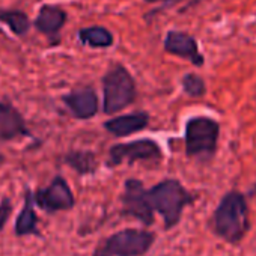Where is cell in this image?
<instances>
[{
  "instance_id": "cell-1",
  "label": "cell",
  "mask_w": 256,
  "mask_h": 256,
  "mask_svg": "<svg viewBox=\"0 0 256 256\" xmlns=\"http://www.w3.org/2000/svg\"><path fill=\"white\" fill-rule=\"evenodd\" d=\"M212 232L228 244H238L250 229V216L246 196L230 190L218 202L211 218Z\"/></svg>"
},
{
  "instance_id": "cell-9",
  "label": "cell",
  "mask_w": 256,
  "mask_h": 256,
  "mask_svg": "<svg viewBox=\"0 0 256 256\" xmlns=\"http://www.w3.org/2000/svg\"><path fill=\"white\" fill-rule=\"evenodd\" d=\"M163 46L169 54L186 59L194 66H204L205 58L200 53L198 40L194 36L180 30H169L164 36Z\"/></svg>"
},
{
  "instance_id": "cell-3",
  "label": "cell",
  "mask_w": 256,
  "mask_h": 256,
  "mask_svg": "<svg viewBox=\"0 0 256 256\" xmlns=\"http://www.w3.org/2000/svg\"><path fill=\"white\" fill-rule=\"evenodd\" d=\"M138 98V86L132 72L116 64L102 77V112L114 114L130 107Z\"/></svg>"
},
{
  "instance_id": "cell-13",
  "label": "cell",
  "mask_w": 256,
  "mask_h": 256,
  "mask_svg": "<svg viewBox=\"0 0 256 256\" xmlns=\"http://www.w3.org/2000/svg\"><path fill=\"white\" fill-rule=\"evenodd\" d=\"M68 14L65 10L56 5H42L38 11V16L34 20V28L46 35L48 40H56L59 38L60 30L66 24Z\"/></svg>"
},
{
  "instance_id": "cell-6",
  "label": "cell",
  "mask_w": 256,
  "mask_h": 256,
  "mask_svg": "<svg viewBox=\"0 0 256 256\" xmlns=\"http://www.w3.org/2000/svg\"><path fill=\"white\" fill-rule=\"evenodd\" d=\"M163 158L160 145L152 139H138L132 142L116 144L108 151V168L120 164H134L138 162H158Z\"/></svg>"
},
{
  "instance_id": "cell-10",
  "label": "cell",
  "mask_w": 256,
  "mask_h": 256,
  "mask_svg": "<svg viewBox=\"0 0 256 256\" xmlns=\"http://www.w3.org/2000/svg\"><path fill=\"white\" fill-rule=\"evenodd\" d=\"M20 138H34L26 119L10 101L0 100V142H11Z\"/></svg>"
},
{
  "instance_id": "cell-16",
  "label": "cell",
  "mask_w": 256,
  "mask_h": 256,
  "mask_svg": "<svg viewBox=\"0 0 256 256\" xmlns=\"http://www.w3.org/2000/svg\"><path fill=\"white\" fill-rule=\"evenodd\" d=\"M78 41L90 48H108L113 46V34L104 26H89L78 30Z\"/></svg>"
},
{
  "instance_id": "cell-15",
  "label": "cell",
  "mask_w": 256,
  "mask_h": 256,
  "mask_svg": "<svg viewBox=\"0 0 256 256\" xmlns=\"http://www.w3.org/2000/svg\"><path fill=\"white\" fill-rule=\"evenodd\" d=\"M64 163L76 170L78 175H92L98 170V160L92 151L72 150L65 154Z\"/></svg>"
},
{
  "instance_id": "cell-7",
  "label": "cell",
  "mask_w": 256,
  "mask_h": 256,
  "mask_svg": "<svg viewBox=\"0 0 256 256\" xmlns=\"http://www.w3.org/2000/svg\"><path fill=\"white\" fill-rule=\"evenodd\" d=\"M120 202L122 216L133 217L145 226H151L154 223V210L148 198V190L140 180L130 178L125 181Z\"/></svg>"
},
{
  "instance_id": "cell-2",
  "label": "cell",
  "mask_w": 256,
  "mask_h": 256,
  "mask_svg": "<svg viewBox=\"0 0 256 256\" xmlns=\"http://www.w3.org/2000/svg\"><path fill=\"white\" fill-rule=\"evenodd\" d=\"M148 198L154 211L164 222V229H174L182 218L187 206L193 205L196 198L178 180H163L148 190Z\"/></svg>"
},
{
  "instance_id": "cell-4",
  "label": "cell",
  "mask_w": 256,
  "mask_h": 256,
  "mask_svg": "<svg viewBox=\"0 0 256 256\" xmlns=\"http://www.w3.org/2000/svg\"><path fill=\"white\" fill-rule=\"evenodd\" d=\"M220 124L210 116H193L186 122V154L200 162L211 160L217 152Z\"/></svg>"
},
{
  "instance_id": "cell-8",
  "label": "cell",
  "mask_w": 256,
  "mask_h": 256,
  "mask_svg": "<svg viewBox=\"0 0 256 256\" xmlns=\"http://www.w3.org/2000/svg\"><path fill=\"white\" fill-rule=\"evenodd\" d=\"M34 196H35L36 206L48 214L59 212V211H70L76 205L74 193L70 184L66 182V180L60 175L54 176L47 187L38 188L34 193Z\"/></svg>"
},
{
  "instance_id": "cell-19",
  "label": "cell",
  "mask_w": 256,
  "mask_h": 256,
  "mask_svg": "<svg viewBox=\"0 0 256 256\" xmlns=\"http://www.w3.org/2000/svg\"><path fill=\"white\" fill-rule=\"evenodd\" d=\"M12 210H14V206H12L11 199L6 196L2 198V200H0V232H2L4 228L6 226V223L12 214Z\"/></svg>"
},
{
  "instance_id": "cell-18",
  "label": "cell",
  "mask_w": 256,
  "mask_h": 256,
  "mask_svg": "<svg viewBox=\"0 0 256 256\" xmlns=\"http://www.w3.org/2000/svg\"><path fill=\"white\" fill-rule=\"evenodd\" d=\"M181 84H182V90L186 92V95H188L192 98H200V96H204L206 94L205 80L200 76H198V74L187 72L182 77Z\"/></svg>"
},
{
  "instance_id": "cell-20",
  "label": "cell",
  "mask_w": 256,
  "mask_h": 256,
  "mask_svg": "<svg viewBox=\"0 0 256 256\" xmlns=\"http://www.w3.org/2000/svg\"><path fill=\"white\" fill-rule=\"evenodd\" d=\"M148 4H157V2H172V0H145Z\"/></svg>"
},
{
  "instance_id": "cell-11",
  "label": "cell",
  "mask_w": 256,
  "mask_h": 256,
  "mask_svg": "<svg viewBox=\"0 0 256 256\" xmlns=\"http://www.w3.org/2000/svg\"><path fill=\"white\" fill-rule=\"evenodd\" d=\"M62 102L78 120L92 119L98 113V95L90 86H83L62 96Z\"/></svg>"
},
{
  "instance_id": "cell-12",
  "label": "cell",
  "mask_w": 256,
  "mask_h": 256,
  "mask_svg": "<svg viewBox=\"0 0 256 256\" xmlns=\"http://www.w3.org/2000/svg\"><path fill=\"white\" fill-rule=\"evenodd\" d=\"M151 116L146 112H134L110 118L104 122L106 132L114 138H128L139 133L150 125Z\"/></svg>"
},
{
  "instance_id": "cell-14",
  "label": "cell",
  "mask_w": 256,
  "mask_h": 256,
  "mask_svg": "<svg viewBox=\"0 0 256 256\" xmlns=\"http://www.w3.org/2000/svg\"><path fill=\"white\" fill-rule=\"evenodd\" d=\"M35 196L30 188H26L24 192V204L17 216L16 224H14V232L17 236H26V235H41L38 229V216L35 212Z\"/></svg>"
},
{
  "instance_id": "cell-17",
  "label": "cell",
  "mask_w": 256,
  "mask_h": 256,
  "mask_svg": "<svg viewBox=\"0 0 256 256\" xmlns=\"http://www.w3.org/2000/svg\"><path fill=\"white\" fill-rule=\"evenodd\" d=\"M0 23L5 24L16 36H26L34 26L29 16L20 10H0Z\"/></svg>"
},
{
  "instance_id": "cell-5",
  "label": "cell",
  "mask_w": 256,
  "mask_h": 256,
  "mask_svg": "<svg viewBox=\"0 0 256 256\" xmlns=\"http://www.w3.org/2000/svg\"><path fill=\"white\" fill-rule=\"evenodd\" d=\"M156 242V234L146 229L126 228L102 240L92 256H144Z\"/></svg>"
}]
</instances>
